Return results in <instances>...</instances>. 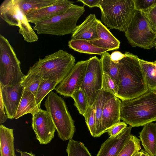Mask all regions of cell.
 Segmentation results:
<instances>
[{
	"instance_id": "obj_4",
	"label": "cell",
	"mask_w": 156,
	"mask_h": 156,
	"mask_svg": "<svg viewBox=\"0 0 156 156\" xmlns=\"http://www.w3.org/2000/svg\"><path fill=\"white\" fill-rule=\"evenodd\" d=\"M101 20L107 27L125 32L135 14L134 0H101Z\"/></svg>"
},
{
	"instance_id": "obj_31",
	"label": "cell",
	"mask_w": 156,
	"mask_h": 156,
	"mask_svg": "<svg viewBox=\"0 0 156 156\" xmlns=\"http://www.w3.org/2000/svg\"><path fill=\"white\" fill-rule=\"evenodd\" d=\"M74 101V105L77 109L79 113L83 116L89 106L85 96L81 89L75 91L71 97Z\"/></svg>"
},
{
	"instance_id": "obj_34",
	"label": "cell",
	"mask_w": 156,
	"mask_h": 156,
	"mask_svg": "<svg viewBox=\"0 0 156 156\" xmlns=\"http://www.w3.org/2000/svg\"><path fill=\"white\" fill-rule=\"evenodd\" d=\"M102 89L115 96L118 92V86L109 75L103 73Z\"/></svg>"
},
{
	"instance_id": "obj_18",
	"label": "cell",
	"mask_w": 156,
	"mask_h": 156,
	"mask_svg": "<svg viewBox=\"0 0 156 156\" xmlns=\"http://www.w3.org/2000/svg\"><path fill=\"white\" fill-rule=\"evenodd\" d=\"M97 31L99 38L89 41L90 43L98 47L108 49L109 51L119 48L120 41L98 20Z\"/></svg>"
},
{
	"instance_id": "obj_35",
	"label": "cell",
	"mask_w": 156,
	"mask_h": 156,
	"mask_svg": "<svg viewBox=\"0 0 156 156\" xmlns=\"http://www.w3.org/2000/svg\"><path fill=\"white\" fill-rule=\"evenodd\" d=\"M127 127V124L124 122H120L114 125L108 131L110 137H115L122 132Z\"/></svg>"
},
{
	"instance_id": "obj_1",
	"label": "cell",
	"mask_w": 156,
	"mask_h": 156,
	"mask_svg": "<svg viewBox=\"0 0 156 156\" xmlns=\"http://www.w3.org/2000/svg\"><path fill=\"white\" fill-rule=\"evenodd\" d=\"M124 54V57L117 63L119 81L115 96L122 101L136 98L148 90L139 58L128 52Z\"/></svg>"
},
{
	"instance_id": "obj_40",
	"label": "cell",
	"mask_w": 156,
	"mask_h": 156,
	"mask_svg": "<svg viewBox=\"0 0 156 156\" xmlns=\"http://www.w3.org/2000/svg\"><path fill=\"white\" fill-rule=\"evenodd\" d=\"M16 150L20 154L21 156H35L32 152L28 153L26 151H22L18 149H16Z\"/></svg>"
},
{
	"instance_id": "obj_21",
	"label": "cell",
	"mask_w": 156,
	"mask_h": 156,
	"mask_svg": "<svg viewBox=\"0 0 156 156\" xmlns=\"http://www.w3.org/2000/svg\"><path fill=\"white\" fill-rule=\"evenodd\" d=\"M13 129L0 126V156H16L14 146Z\"/></svg>"
},
{
	"instance_id": "obj_22",
	"label": "cell",
	"mask_w": 156,
	"mask_h": 156,
	"mask_svg": "<svg viewBox=\"0 0 156 156\" xmlns=\"http://www.w3.org/2000/svg\"><path fill=\"white\" fill-rule=\"evenodd\" d=\"M113 94L102 89L98 95L95 103V131L94 137H99L103 134L102 125L101 118L104 105L107 101Z\"/></svg>"
},
{
	"instance_id": "obj_32",
	"label": "cell",
	"mask_w": 156,
	"mask_h": 156,
	"mask_svg": "<svg viewBox=\"0 0 156 156\" xmlns=\"http://www.w3.org/2000/svg\"><path fill=\"white\" fill-rule=\"evenodd\" d=\"M95 103L91 106H89L83 116L91 135L94 137L95 131Z\"/></svg>"
},
{
	"instance_id": "obj_8",
	"label": "cell",
	"mask_w": 156,
	"mask_h": 156,
	"mask_svg": "<svg viewBox=\"0 0 156 156\" xmlns=\"http://www.w3.org/2000/svg\"><path fill=\"white\" fill-rule=\"evenodd\" d=\"M125 33L132 47L150 49L155 46L156 33L151 29L140 10H136Z\"/></svg>"
},
{
	"instance_id": "obj_28",
	"label": "cell",
	"mask_w": 156,
	"mask_h": 156,
	"mask_svg": "<svg viewBox=\"0 0 156 156\" xmlns=\"http://www.w3.org/2000/svg\"><path fill=\"white\" fill-rule=\"evenodd\" d=\"M66 152L68 156H92L83 143L72 139L69 140Z\"/></svg>"
},
{
	"instance_id": "obj_6",
	"label": "cell",
	"mask_w": 156,
	"mask_h": 156,
	"mask_svg": "<svg viewBox=\"0 0 156 156\" xmlns=\"http://www.w3.org/2000/svg\"><path fill=\"white\" fill-rule=\"evenodd\" d=\"M57 131L62 140L72 139L75 131L74 122L64 100L52 91L48 95L44 104Z\"/></svg>"
},
{
	"instance_id": "obj_43",
	"label": "cell",
	"mask_w": 156,
	"mask_h": 156,
	"mask_svg": "<svg viewBox=\"0 0 156 156\" xmlns=\"http://www.w3.org/2000/svg\"><path fill=\"white\" fill-rule=\"evenodd\" d=\"M155 49H156V43H155Z\"/></svg>"
},
{
	"instance_id": "obj_29",
	"label": "cell",
	"mask_w": 156,
	"mask_h": 156,
	"mask_svg": "<svg viewBox=\"0 0 156 156\" xmlns=\"http://www.w3.org/2000/svg\"><path fill=\"white\" fill-rule=\"evenodd\" d=\"M58 84L57 82L55 81L45 79L42 80L39 86L35 97L36 103L40 108L43 99Z\"/></svg>"
},
{
	"instance_id": "obj_42",
	"label": "cell",
	"mask_w": 156,
	"mask_h": 156,
	"mask_svg": "<svg viewBox=\"0 0 156 156\" xmlns=\"http://www.w3.org/2000/svg\"><path fill=\"white\" fill-rule=\"evenodd\" d=\"M133 156H141L140 153V151L137 152Z\"/></svg>"
},
{
	"instance_id": "obj_9",
	"label": "cell",
	"mask_w": 156,
	"mask_h": 156,
	"mask_svg": "<svg viewBox=\"0 0 156 156\" xmlns=\"http://www.w3.org/2000/svg\"><path fill=\"white\" fill-rule=\"evenodd\" d=\"M0 17L9 25L18 27L19 34L27 42L37 41V35L21 11L17 0H4L0 6Z\"/></svg>"
},
{
	"instance_id": "obj_26",
	"label": "cell",
	"mask_w": 156,
	"mask_h": 156,
	"mask_svg": "<svg viewBox=\"0 0 156 156\" xmlns=\"http://www.w3.org/2000/svg\"><path fill=\"white\" fill-rule=\"evenodd\" d=\"M100 60L103 73L109 75L118 86L119 74L117 63L112 60L110 55L107 52L101 55Z\"/></svg>"
},
{
	"instance_id": "obj_11",
	"label": "cell",
	"mask_w": 156,
	"mask_h": 156,
	"mask_svg": "<svg viewBox=\"0 0 156 156\" xmlns=\"http://www.w3.org/2000/svg\"><path fill=\"white\" fill-rule=\"evenodd\" d=\"M88 60L76 63L67 76L55 88L60 95L71 97L76 91L81 89L85 75Z\"/></svg>"
},
{
	"instance_id": "obj_14",
	"label": "cell",
	"mask_w": 156,
	"mask_h": 156,
	"mask_svg": "<svg viewBox=\"0 0 156 156\" xmlns=\"http://www.w3.org/2000/svg\"><path fill=\"white\" fill-rule=\"evenodd\" d=\"M1 96L8 119H14L24 90L20 82L14 85H0Z\"/></svg>"
},
{
	"instance_id": "obj_10",
	"label": "cell",
	"mask_w": 156,
	"mask_h": 156,
	"mask_svg": "<svg viewBox=\"0 0 156 156\" xmlns=\"http://www.w3.org/2000/svg\"><path fill=\"white\" fill-rule=\"evenodd\" d=\"M88 60L86 70L81 87L89 106L96 101L102 88L103 72L100 59L95 56Z\"/></svg>"
},
{
	"instance_id": "obj_30",
	"label": "cell",
	"mask_w": 156,
	"mask_h": 156,
	"mask_svg": "<svg viewBox=\"0 0 156 156\" xmlns=\"http://www.w3.org/2000/svg\"><path fill=\"white\" fill-rule=\"evenodd\" d=\"M140 140L132 135L118 156H133L141 148Z\"/></svg>"
},
{
	"instance_id": "obj_37",
	"label": "cell",
	"mask_w": 156,
	"mask_h": 156,
	"mask_svg": "<svg viewBox=\"0 0 156 156\" xmlns=\"http://www.w3.org/2000/svg\"><path fill=\"white\" fill-rule=\"evenodd\" d=\"M4 108L1 96L0 95V123L1 124L4 123L8 119L5 113Z\"/></svg>"
},
{
	"instance_id": "obj_13",
	"label": "cell",
	"mask_w": 156,
	"mask_h": 156,
	"mask_svg": "<svg viewBox=\"0 0 156 156\" xmlns=\"http://www.w3.org/2000/svg\"><path fill=\"white\" fill-rule=\"evenodd\" d=\"M73 3L68 0H58L50 6L28 12L26 16L29 23L35 24L64 13Z\"/></svg>"
},
{
	"instance_id": "obj_19",
	"label": "cell",
	"mask_w": 156,
	"mask_h": 156,
	"mask_svg": "<svg viewBox=\"0 0 156 156\" xmlns=\"http://www.w3.org/2000/svg\"><path fill=\"white\" fill-rule=\"evenodd\" d=\"M139 137L144 150L151 156H155L156 123L151 122L144 125Z\"/></svg>"
},
{
	"instance_id": "obj_41",
	"label": "cell",
	"mask_w": 156,
	"mask_h": 156,
	"mask_svg": "<svg viewBox=\"0 0 156 156\" xmlns=\"http://www.w3.org/2000/svg\"><path fill=\"white\" fill-rule=\"evenodd\" d=\"M141 156H151L147 152L143 149H142L140 151Z\"/></svg>"
},
{
	"instance_id": "obj_23",
	"label": "cell",
	"mask_w": 156,
	"mask_h": 156,
	"mask_svg": "<svg viewBox=\"0 0 156 156\" xmlns=\"http://www.w3.org/2000/svg\"><path fill=\"white\" fill-rule=\"evenodd\" d=\"M69 48L80 53L102 55L109 51L108 49L95 46L89 41L84 40L72 39L68 42Z\"/></svg>"
},
{
	"instance_id": "obj_20",
	"label": "cell",
	"mask_w": 156,
	"mask_h": 156,
	"mask_svg": "<svg viewBox=\"0 0 156 156\" xmlns=\"http://www.w3.org/2000/svg\"><path fill=\"white\" fill-rule=\"evenodd\" d=\"M40 108L36 103L34 94L24 89L14 119H17L27 114L33 115Z\"/></svg>"
},
{
	"instance_id": "obj_38",
	"label": "cell",
	"mask_w": 156,
	"mask_h": 156,
	"mask_svg": "<svg viewBox=\"0 0 156 156\" xmlns=\"http://www.w3.org/2000/svg\"><path fill=\"white\" fill-rule=\"evenodd\" d=\"M101 0H78L77 2H80L90 8L97 7L99 8Z\"/></svg>"
},
{
	"instance_id": "obj_24",
	"label": "cell",
	"mask_w": 156,
	"mask_h": 156,
	"mask_svg": "<svg viewBox=\"0 0 156 156\" xmlns=\"http://www.w3.org/2000/svg\"><path fill=\"white\" fill-rule=\"evenodd\" d=\"M148 90L156 91V60L150 62L139 58Z\"/></svg>"
},
{
	"instance_id": "obj_25",
	"label": "cell",
	"mask_w": 156,
	"mask_h": 156,
	"mask_svg": "<svg viewBox=\"0 0 156 156\" xmlns=\"http://www.w3.org/2000/svg\"><path fill=\"white\" fill-rule=\"evenodd\" d=\"M57 0H17V1L21 11L26 16L28 12L50 6Z\"/></svg>"
},
{
	"instance_id": "obj_36",
	"label": "cell",
	"mask_w": 156,
	"mask_h": 156,
	"mask_svg": "<svg viewBox=\"0 0 156 156\" xmlns=\"http://www.w3.org/2000/svg\"><path fill=\"white\" fill-rule=\"evenodd\" d=\"M136 10H141L149 8L155 3L156 0H134Z\"/></svg>"
},
{
	"instance_id": "obj_16",
	"label": "cell",
	"mask_w": 156,
	"mask_h": 156,
	"mask_svg": "<svg viewBox=\"0 0 156 156\" xmlns=\"http://www.w3.org/2000/svg\"><path fill=\"white\" fill-rule=\"evenodd\" d=\"M121 101L113 96L106 102L103 110L101 125L103 133L114 125L120 122V109Z\"/></svg>"
},
{
	"instance_id": "obj_27",
	"label": "cell",
	"mask_w": 156,
	"mask_h": 156,
	"mask_svg": "<svg viewBox=\"0 0 156 156\" xmlns=\"http://www.w3.org/2000/svg\"><path fill=\"white\" fill-rule=\"evenodd\" d=\"M43 79L36 73L28 71L20 84L25 89L33 93L35 97L39 86Z\"/></svg>"
},
{
	"instance_id": "obj_39",
	"label": "cell",
	"mask_w": 156,
	"mask_h": 156,
	"mask_svg": "<svg viewBox=\"0 0 156 156\" xmlns=\"http://www.w3.org/2000/svg\"><path fill=\"white\" fill-rule=\"evenodd\" d=\"M124 56V54L119 51H114L110 55L111 59L115 63L118 62Z\"/></svg>"
},
{
	"instance_id": "obj_15",
	"label": "cell",
	"mask_w": 156,
	"mask_h": 156,
	"mask_svg": "<svg viewBox=\"0 0 156 156\" xmlns=\"http://www.w3.org/2000/svg\"><path fill=\"white\" fill-rule=\"evenodd\" d=\"M132 128L127 127L117 136L109 137L102 144L96 156H118L130 139Z\"/></svg>"
},
{
	"instance_id": "obj_5",
	"label": "cell",
	"mask_w": 156,
	"mask_h": 156,
	"mask_svg": "<svg viewBox=\"0 0 156 156\" xmlns=\"http://www.w3.org/2000/svg\"><path fill=\"white\" fill-rule=\"evenodd\" d=\"M84 11V6L73 4L63 14L35 23L33 29L40 34L57 36L73 34L77 27L78 20Z\"/></svg>"
},
{
	"instance_id": "obj_3",
	"label": "cell",
	"mask_w": 156,
	"mask_h": 156,
	"mask_svg": "<svg viewBox=\"0 0 156 156\" xmlns=\"http://www.w3.org/2000/svg\"><path fill=\"white\" fill-rule=\"evenodd\" d=\"M75 62L72 55L60 50L43 59L39 58L28 71L36 73L43 79L55 81L59 84L74 67Z\"/></svg>"
},
{
	"instance_id": "obj_7",
	"label": "cell",
	"mask_w": 156,
	"mask_h": 156,
	"mask_svg": "<svg viewBox=\"0 0 156 156\" xmlns=\"http://www.w3.org/2000/svg\"><path fill=\"white\" fill-rule=\"evenodd\" d=\"M20 62L13 47L5 37L0 34V85L12 86L21 82L25 75Z\"/></svg>"
},
{
	"instance_id": "obj_2",
	"label": "cell",
	"mask_w": 156,
	"mask_h": 156,
	"mask_svg": "<svg viewBox=\"0 0 156 156\" xmlns=\"http://www.w3.org/2000/svg\"><path fill=\"white\" fill-rule=\"evenodd\" d=\"M120 119L132 127L156 121V91L148 90L136 98L122 100Z\"/></svg>"
},
{
	"instance_id": "obj_17",
	"label": "cell",
	"mask_w": 156,
	"mask_h": 156,
	"mask_svg": "<svg viewBox=\"0 0 156 156\" xmlns=\"http://www.w3.org/2000/svg\"><path fill=\"white\" fill-rule=\"evenodd\" d=\"M98 21L94 14H90L81 24L77 26L72 34V39L88 41L99 39L97 31Z\"/></svg>"
},
{
	"instance_id": "obj_33",
	"label": "cell",
	"mask_w": 156,
	"mask_h": 156,
	"mask_svg": "<svg viewBox=\"0 0 156 156\" xmlns=\"http://www.w3.org/2000/svg\"><path fill=\"white\" fill-rule=\"evenodd\" d=\"M140 11L151 29L156 33V2L147 9Z\"/></svg>"
},
{
	"instance_id": "obj_12",
	"label": "cell",
	"mask_w": 156,
	"mask_h": 156,
	"mask_svg": "<svg viewBox=\"0 0 156 156\" xmlns=\"http://www.w3.org/2000/svg\"><path fill=\"white\" fill-rule=\"evenodd\" d=\"M32 115V126L36 139L41 144H48L54 137L56 130L50 115L40 108Z\"/></svg>"
}]
</instances>
